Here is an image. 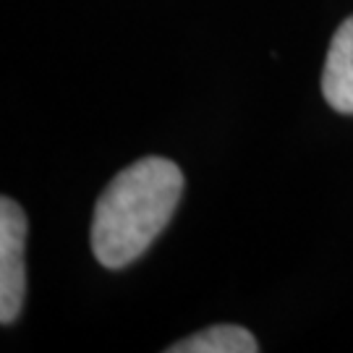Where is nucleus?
<instances>
[{"mask_svg":"<svg viewBox=\"0 0 353 353\" xmlns=\"http://www.w3.org/2000/svg\"><path fill=\"white\" fill-rule=\"evenodd\" d=\"M183 194V173L173 160L144 157L108 183L92 214V252L108 270L139 259L170 223Z\"/></svg>","mask_w":353,"mask_h":353,"instance_id":"f257e3e1","label":"nucleus"},{"mask_svg":"<svg viewBox=\"0 0 353 353\" xmlns=\"http://www.w3.org/2000/svg\"><path fill=\"white\" fill-rule=\"evenodd\" d=\"M26 214L11 196L0 199V322L11 325L21 312L26 290L24 270Z\"/></svg>","mask_w":353,"mask_h":353,"instance_id":"f03ea898","label":"nucleus"},{"mask_svg":"<svg viewBox=\"0 0 353 353\" xmlns=\"http://www.w3.org/2000/svg\"><path fill=\"white\" fill-rule=\"evenodd\" d=\"M322 92L330 108L338 113H353V16L338 26L330 42L322 71Z\"/></svg>","mask_w":353,"mask_h":353,"instance_id":"7ed1b4c3","label":"nucleus"},{"mask_svg":"<svg viewBox=\"0 0 353 353\" xmlns=\"http://www.w3.org/2000/svg\"><path fill=\"white\" fill-rule=\"evenodd\" d=\"M168 353H256L259 343L241 325H214L165 348Z\"/></svg>","mask_w":353,"mask_h":353,"instance_id":"20e7f679","label":"nucleus"}]
</instances>
